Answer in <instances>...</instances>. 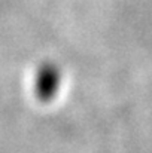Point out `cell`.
<instances>
[{"label":"cell","instance_id":"6da1fadb","mask_svg":"<svg viewBox=\"0 0 152 153\" xmlns=\"http://www.w3.org/2000/svg\"><path fill=\"white\" fill-rule=\"evenodd\" d=\"M61 68L54 61H43L34 73L33 89L36 98L42 102L52 101L61 88Z\"/></svg>","mask_w":152,"mask_h":153}]
</instances>
